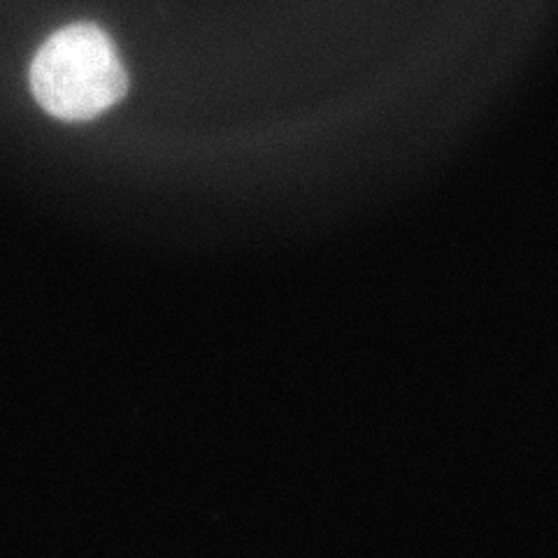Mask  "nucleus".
<instances>
[{"label": "nucleus", "mask_w": 558, "mask_h": 558, "mask_svg": "<svg viewBox=\"0 0 558 558\" xmlns=\"http://www.w3.org/2000/svg\"><path fill=\"white\" fill-rule=\"evenodd\" d=\"M31 89L57 119L86 121L126 96L129 75L108 33L94 24H70L35 54Z\"/></svg>", "instance_id": "nucleus-1"}]
</instances>
